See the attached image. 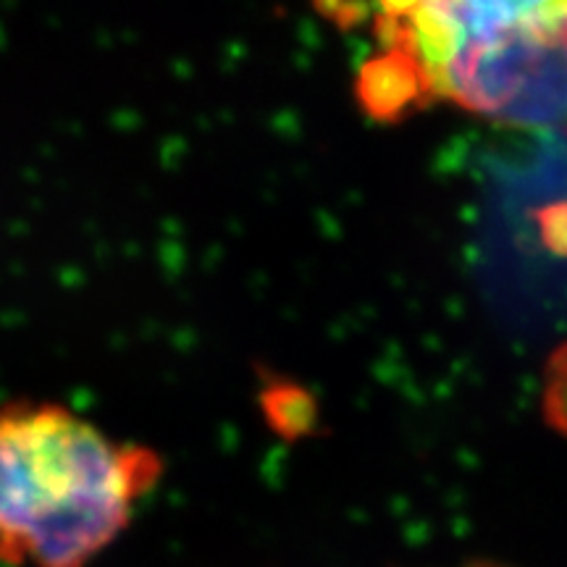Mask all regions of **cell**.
Masks as SVG:
<instances>
[{
    "label": "cell",
    "instance_id": "obj_1",
    "mask_svg": "<svg viewBox=\"0 0 567 567\" xmlns=\"http://www.w3.org/2000/svg\"><path fill=\"white\" fill-rule=\"evenodd\" d=\"M151 446L118 442L66 405H0V565L87 567L161 481Z\"/></svg>",
    "mask_w": 567,
    "mask_h": 567
},
{
    "label": "cell",
    "instance_id": "obj_2",
    "mask_svg": "<svg viewBox=\"0 0 567 567\" xmlns=\"http://www.w3.org/2000/svg\"><path fill=\"white\" fill-rule=\"evenodd\" d=\"M431 80L436 97L494 122L567 132V6L457 45Z\"/></svg>",
    "mask_w": 567,
    "mask_h": 567
},
{
    "label": "cell",
    "instance_id": "obj_3",
    "mask_svg": "<svg viewBox=\"0 0 567 567\" xmlns=\"http://www.w3.org/2000/svg\"><path fill=\"white\" fill-rule=\"evenodd\" d=\"M563 6L567 0H415L405 21L379 27V34L384 45H408L431 74L457 45L515 30Z\"/></svg>",
    "mask_w": 567,
    "mask_h": 567
},
{
    "label": "cell",
    "instance_id": "obj_4",
    "mask_svg": "<svg viewBox=\"0 0 567 567\" xmlns=\"http://www.w3.org/2000/svg\"><path fill=\"white\" fill-rule=\"evenodd\" d=\"M358 101L375 122H400L436 101V90L423 61L402 42H389L384 53L360 69Z\"/></svg>",
    "mask_w": 567,
    "mask_h": 567
},
{
    "label": "cell",
    "instance_id": "obj_5",
    "mask_svg": "<svg viewBox=\"0 0 567 567\" xmlns=\"http://www.w3.org/2000/svg\"><path fill=\"white\" fill-rule=\"evenodd\" d=\"M544 415L551 429L567 436V344L557 347L547 363L544 381Z\"/></svg>",
    "mask_w": 567,
    "mask_h": 567
}]
</instances>
